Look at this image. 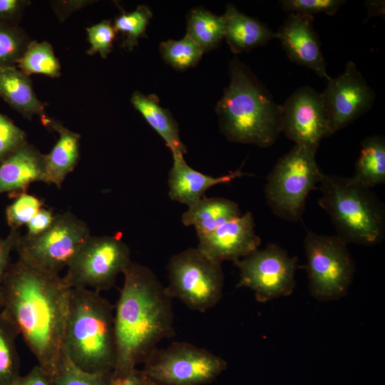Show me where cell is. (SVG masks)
I'll use <instances>...</instances> for the list:
<instances>
[{"instance_id": "cell-1", "label": "cell", "mask_w": 385, "mask_h": 385, "mask_svg": "<svg viewBox=\"0 0 385 385\" xmlns=\"http://www.w3.org/2000/svg\"><path fill=\"white\" fill-rule=\"evenodd\" d=\"M71 289L59 274L19 260L11 263L4 280L0 308L38 365L52 376L63 349Z\"/></svg>"}, {"instance_id": "cell-17", "label": "cell", "mask_w": 385, "mask_h": 385, "mask_svg": "<svg viewBox=\"0 0 385 385\" xmlns=\"http://www.w3.org/2000/svg\"><path fill=\"white\" fill-rule=\"evenodd\" d=\"M173 164L168 178L169 197L188 207L205 197L209 188L230 183L245 175L241 169H237L222 176L213 177L190 167L183 155L173 154Z\"/></svg>"}, {"instance_id": "cell-18", "label": "cell", "mask_w": 385, "mask_h": 385, "mask_svg": "<svg viewBox=\"0 0 385 385\" xmlns=\"http://www.w3.org/2000/svg\"><path fill=\"white\" fill-rule=\"evenodd\" d=\"M45 180V155L28 143L0 163V195L26 192L34 182Z\"/></svg>"}, {"instance_id": "cell-4", "label": "cell", "mask_w": 385, "mask_h": 385, "mask_svg": "<svg viewBox=\"0 0 385 385\" xmlns=\"http://www.w3.org/2000/svg\"><path fill=\"white\" fill-rule=\"evenodd\" d=\"M63 350L83 371H113L116 363L113 306L99 292L71 289Z\"/></svg>"}, {"instance_id": "cell-37", "label": "cell", "mask_w": 385, "mask_h": 385, "mask_svg": "<svg viewBox=\"0 0 385 385\" xmlns=\"http://www.w3.org/2000/svg\"><path fill=\"white\" fill-rule=\"evenodd\" d=\"M29 4V1L24 0H0V21L19 26L24 11Z\"/></svg>"}, {"instance_id": "cell-10", "label": "cell", "mask_w": 385, "mask_h": 385, "mask_svg": "<svg viewBox=\"0 0 385 385\" xmlns=\"http://www.w3.org/2000/svg\"><path fill=\"white\" fill-rule=\"evenodd\" d=\"M142 370L155 385H202L213 381L227 362L211 351L183 342L155 349Z\"/></svg>"}, {"instance_id": "cell-39", "label": "cell", "mask_w": 385, "mask_h": 385, "mask_svg": "<svg viewBox=\"0 0 385 385\" xmlns=\"http://www.w3.org/2000/svg\"><path fill=\"white\" fill-rule=\"evenodd\" d=\"M110 385H155L143 373L136 368L114 374L112 372Z\"/></svg>"}, {"instance_id": "cell-5", "label": "cell", "mask_w": 385, "mask_h": 385, "mask_svg": "<svg viewBox=\"0 0 385 385\" xmlns=\"http://www.w3.org/2000/svg\"><path fill=\"white\" fill-rule=\"evenodd\" d=\"M319 205L330 217L337 236L346 243L374 245L385 234V210L370 188L351 178L324 175Z\"/></svg>"}, {"instance_id": "cell-25", "label": "cell", "mask_w": 385, "mask_h": 385, "mask_svg": "<svg viewBox=\"0 0 385 385\" xmlns=\"http://www.w3.org/2000/svg\"><path fill=\"white\" fill-rule=\"evenodd\" d=\"M186 35L204 52L213 49L225 38L223 16L200 8L191 10L187 18Z\"/></svg>"}, {"instance_id": "cell-29", "label": "cell", "mask_w": 385, "mask_h": 385, "mask_svg": "<svg viewBox=\"0 0 385 385\" xmlns=\"http://www.w3.org/2000/svg\"><path fill=\"white\" fill-rule=\"evenodd\" d=\"M31 41L19 26L0 21V69L16 67Z\"/></svg>"}, {"instance_id": "cell-34", "label": "cell", "mask_w": 385, "mask_h": 385, "mask_svg": "<svg viewBox=\"0 0 385 385\" xmlns=\"http://www.w3.org/2000/svg\"><path fill=\"white\" fill-rule=\"evenodd\" d=\"M346 2L343 0H282L279 4L284 11L313 16L325 14L332 16Z\"/></svg>"}, {"instance_id": "cell-32", "label": "cell", "mask_w": 385, "mask_h": 385, "mask_svg": "<svg viewBox=\"0 0 385 385\" xmlns=\"http://www.w3.org/2000/svg\"><path fill=\"white\" fill-rule=\"evenodd\" d=\"M38 197L26 192L17 195L14 202L6 209V219L10 229L19 230L42 207Z\"/></svg>"}, {"instance_id": "cell-6", "label": "cell", "mask_w": 385, "mask_h": 385, "mask_svg": "<svg viewBox=\"0 0 385 385\" xmlns=\"http://www.w3.org/2000/svg\"><path fill=\"white\" fill-rule=\"evenodd\" d=\"M316 152L295 145L278 160L269 174L265 187V198L279 217L293 222L301 219L309 192L324 175L317 165Z\"/></svg>"}, {"instance_id": "cell-31", "label": "cell", "mask_w": 385, "mask_h": 385, "mask_svg": "<svg viewBox=\"0 0 385 385\" xmlns=\"http://www.w3.org/2000/svg\"><path fill=\"white\" fill-rule=\"evenodd\" d=\"M111 373H91L76 366L64 350L53 374V385H110Z\"/></svg>"}, {"instance_id": "cell-30", "label": "cell", "mask_w": 385, "mask_h": 385, "mask_svg": "<svg viewBox=\"0 0 385 385\" xmlns=\"http://www.w3.org/2000/svg\"><path fill=\"white\" fill-rule=\"evenodd\" d=\"M153 13L149 7L145 5L138 6L130 13L123 12L115 18L113 28L115 32H120L123 36L122 46L132 50L143 36L148 25Z\"/></svg>"}, {"instance_id": "cell-36", "label": "cell", "mask_w": 385, "mask_h": 385, "mask_svg": "<svg viewBox=\"0 0 385 385\" xmlns=\"http://www.w3.org/2000/svg\"><path fill=\"white\" fill-rule=\"evenodd\" d=\"M20 235L19 230L10 229L9 233L5 237H0V307L5 277L11 263V254L15 250Z\"/></svg>"}, {"instance_id": "cell-7", "label": "cell", "mask_w": 385, "mask_h": 385, "mask_svg": "<svg viewBox=\"0 0 385 385\" xmlns=\"http://www.w3.org/2000/svg\"><path fill=\"white\" fill-rule=\"evenodd\" d=\"M91 236L88 225L73 213L55 215L51 226L34 236L19 237L18 260L36 269L59 274Z\"/></svg>"}, {"instance_id": "cell-9", "label": "cell", "mask_w": 385, "mask_h": 385, "mask_svg": "<svg viewBox=\"0 0 385 385\" xmlns=\"http://www.w3.org/2000/svg\"><path fill=\"white\" fill-rule=\"evenodd\" d=\"M170 296L192 310L205 312L216 305L222 295L224 274L221 264L188 248L173 255L168 265Z\"/></svg>"}, {"instance_id": "cell-19", "label": "cell", "mask_w": 385, "mask_h": 385, "mask_svg": "<svg viewBox=\"0 0 385 385\" xmlns=\"http://www.w3.org/2000/svg\"><path fill=\"white\" fill-rule=\"evenodd\" d=\"M222 16L225 38L235 53L250 51L277 38L276 32L260 21L240 12L233 4L227 6Z\"/></svg>"}, {"instance_id": "cell-38", "label": "cell", "mask_w": 385, "mask_h": 385, "mask_svg": "<svg viewBox=\"0 0 385 385\" xmlns=\"http://www.w3.org/2000/svg\"><path fill=\"white\" fill-rule=\"evenodd\" d=\"M55 215L51 210L41 207L27 222L26 235H37L46 230L52 224Z\"/></svg>"}, {"instance_id": "cell-20", "label": "cell", "mask_w": 385, "mask_h": 385, "mask_svg": "<svg viewBox=\"0 0 385 385\" xmlns=\"http://www.w3.org/2000/svg\"><path fill=\"white\" fill-rule=\"evenodd\" d=\"M42 121L59 134L58 140L51 152L45 155L44 183L60 188L66 177L77 165L81 136L46 117Z\"/></svg>"}, {"instance_id": "cell-2", "label": "cell", "mask_w": 385, "mask_h": 385, "mask_svg": "<svg viewBox=\"0 0 385 385\" xmlns=\"http://www.w3.org/2000/svg\"><path fill=\"white\" fill-rule=\"evenodd\" d=\"M114 312V374L144 363L163 339L175 334L173 298L148 267L130 262Z\"/></svg>"}, {"instance_id": "cell-33", "label": "cell", "mask_w": 385, "mask_h": 385, "mask_svg": "<svg viewBox=\"0 0 385 385\" xmlns=\"http://www.w3.org/2000/svg\"><path fill=\"white\" fill-rule=\"evenodd\" d=\"M88 39L91 48L87 53L93 55L98 53L103 58H106L113 48L115 38V31L111 22L104 20L86 29Z\"/></svg>"}, {"instance_id": "cell-23", "label": "cell", "mask_w": 385, "mask_h": 385, "mask_svg": "<svg viewBox=\"0 0 385 385\" xmlns=\"http://www.w3.org/2000/svg\"><path fill=\"white\" fill-rule=\"evenodd\" d=\"M130 102L146 122L164 140L173 155H184L187 153V149L180 138L176 121L168 110L160 106L155 95L145 96L135 91Z\"/></svg>"}, {"instance_id": "cell-12", "label": "cell", "mask_w": 385, "mask_h": 385, "mask_svg": "<svg viewBox=\"0 0 385 385\" xmlns=\"http://www.w3.org/2000/svg\"><path fill=\"white\" fill-rule=\"evenodd\" d=\"M233 262L240 271L237 287L252 290L258 302L292 293L297 258L277 245L270 244Z\"/></svg>"}, {"instance_id": "cell-24", "label": "cell", "mask_w": 385, "mask_h": 385, "mask_svg": "<svg viewBox=\"0 0 385 385\" xmlns=\"http://www.w3.org/2000/svg\"><path fill=\"white\" fill-rule=\"evenodd\" d=\"M355 183L370 188L385 182V140L381 135L369 136L361 142L355 173Z\"/></svg>"}, {"instance_id": "cell-35", "label": "cell", "mask_w": 385, "mask_h": 385, "mask_svg": "<svg viewBox=\"0 0 385 385\" xmlns=\"http://www.w3.org/2000/svg\"><path fill=\"white\" fill-rule=\"evenodd\" d=\"M26 143V133L0 113V163Z\"/></svg>"}, {"instance_id": "cell-13", "label": "cell", "mask_w": 385, "mask_h": 385, "mask_svg": "<svg viewBox=\"0 0 385 385\" xmlns=\"http://www.w3.org/2000/svg\"><path fill=\"white\" fill-rule=\"evenodd\" d=\"M322 96L330 135L368 112L375 100L373 89L353 61L346 63L342 73L327 81Z\"/></svg>"}, {"instance_id": "cell-21", "label": "cell", "mask_w": 385, "mask_h": 385, "mask_svg": "<svg viewBox=\"0 0 385 385\" xmlns=\"http://www.w3.org/2000/svg\"><path fill=\"white\" fill-rule=\"evenodd\" d=\"M241 215L237 202L223 197L205 196L188 207L181 220L185 226H193L200 236L214 231Z\"/></svg>"}, {"instance_id": "cell-26", "label": "cell", "mask_w": 385, "mask_h": 385, "mask_svg": "<svg viewBox=\"0 0 385 385\" xmlns=\"http://www.w3.org/2000/svg\"><path fill=\"white\" fill-rule=\"evenodd\" d=\"M19 332L11 319L0 312V385H12L20 376L16 350Z\"/></svg>"}, {"instance_id": "cell-3", "label": "cell", "mask_w": 385, "mask_h": 385, "mask_svg": "<svg viewBox=\"0 0 385 385\" xmlns=\"http://www.w3.org/2000/svg\"><path fill=\"white\" fill-rule=\"evenodd\" d=\"M230 81L216 111L220 130L228 140L261 148L271 146L282 133V106L248 67L234 58Z\"/></svg>"}, {"instance_id": "cell-8", "label": "cell", "mask_w": 385, "mask_h": 385, "mask_svg": "<svg viewBox=\"0 0 385 385\" xmlns=\"http://www.w3.org/2000/svg\"><path fill=\"white\" fill-rule=\"evenodd\" d=\"M346 242L337 235L307 231L304 240L310 294L319 301L336 300L346 294L355 267Z\"/></svg>"}, {"instance_id": "cell-27", "label": "cell", "mask_w": 385, "mask_h": 385, "mask_svg": "<svg viewBox=\"0 0 385 385\" xmlns=\"http://www.w3.org/2000/svg\"><path fill=\"white\" fill-rule=\"evenodd\" d=\"M16 67L27 76L43 74L51 78L61 76V66L52 46L47 41H31Z\"/></svg>"}, {"instance_id": "cell-16", "label": "cell", "mask_w": 385, "mask_h": 385, "mask_svg": "<svg viewBox=\"0 0 385 385\" xmlns=\"http://www.w3.org/2000/svg\"><path fill=\"white\" fill-rule=\"evenodd\" d=\"M314 17L289 13L277 33L290 61L314 71L328 81L327 64L313 26Z\"/></svg>"}, {"instance_id": "cell-28", "label": "cell", "mask_w": 385, "mask_h": 385, "mask_svg": "<svg viewBox=\"0 0 385 385\" xmlns=\"http://www.w3.org/2000/svg\"><path fill=\"white\" fill-rule=\"evenodd\" d=\"M159 49L164 61L178 70L195 66L204 53L199 45L187 35L180 40L162 42Z\"/></svg>"}, {"instance_id": "cell-15", "label": "cell", "mask_w": 385, "mask_h": 385, "mask_svg": "<svg viewBox=\"0 0 385 385\" xmlns=\"http://www.w3.org/2000/svg\"><path fill=\"white\" fill-rule=\"evenodd\" d=\"M197 249L217 263L235 262L259 249L260 237L255 232L254 217L247 212L214 231L197 236Z\"/></svg>"}, {"instance_id": "cell-11", "label": "cell", "mask_w": 385, "mask_h": 385, "mask_svg": "<svg viewBox=\"0 0 385 385\" xmlns=\"http://www.w3.org/2000/svg\"><path fill=\"white\" fill-rule=\"evenodd\" d=\"M130 251L119 235L90 236L75 255L63 277L71 288L101 292L112 288L130 263Z\"/></svg>"}, {"instance_id": "cell-40", "label": "cell", "mask_w": 385, "mask_h": 385, "mask_svg": "<svg viewBox=\"0 0 385 385\" xmlns=\"http://www.w3.org/2000/svg\"><path fill=\"white\" fill-rule=\"evenodd\" d=\"M12 385H53L52 376L40 366H34L26 375L20 376Z\"/></svg>"}, {"instance_id": "cell-14", "label": "cell", "mask_w": 385, "mask_h": 385, "mask_svg": "<svg viewBox=\"0 0 385 385\" xmlns=\"http://www.w3.org/2000/svg\"><path fill=\"white\" fill-rule=\"evenodd\" d=\"M282 106V133L295 145L317 150L330 135L322 93L309 86L296 89Z\"/></svg>"}, {"instance_id": "cell-22", "label": "cell", "mask_w": 385, "mask_h": 385, "mask_svg": "<svg viewBox=\"0 0 385 385\" xmlns=\"http://www.w3.org/2000/svg\"><path fill=\"white\" fill-rule=\"evenodd\" d=\"M0 96L24 118H46L44 105L36 97L29 76L17 67L0 69Z\"/></svg>"}]
</instances>
